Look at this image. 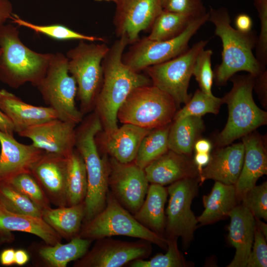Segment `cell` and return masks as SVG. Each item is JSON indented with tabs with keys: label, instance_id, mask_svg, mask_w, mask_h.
Returning <instances> with one entry per match:
<instances>
[{
	"label": "cell",
	"instance_id": "cell-1",
	"mask_svg": "<svg viewBox=\"0 0 267 267\" xmlns=\"http://www.w3.org/2000/svg\"><path fill=\"white\" fill-rule=\"evenodd\" d=\"M128 44L125 38H119L102 61L103 81L93 108L106 134L118 128L117 113L130 93L136 88L152 85L148 76L134 71L123 62L122 55Z\"/></svg>",
	"mask_w": 267,
	"mask_h": 267
},
{
	"label": "cell",
	"instance_id": "cell-2",
	"mask_svg": "<svg viewBox=\"0 0 267 267\" xmlns=\"http://www.w3.org/2000/svg\"><path fill=\"white\" fill-rule=\"evenodd\" d=\"M208 21L215 27V34L222 43V61L214 72L217 86L225 85L238 72L246 71L255 78L266 69L261 64L253 49L256 47L258 36L255 32H242L231 25L228 10L224 7H211Z\"/></svg>",
	"mask_w": 267,
	"mask_h": 267
},
{
	"label": "cell",
	"instance_id": "cell-3",
	"mask_svg": "<svg viewBox=\"0 0 267 267\" xmlns=\"http://www.w3.org/2000/svg\"><path fill=\"white\" fill-rule=\"evenodd\" d=\"M80 123L76 128L75 148L84 159L87 175L85 222L94 218L106 206L109 167L107 154L100 156L95 141L96 135L102 131L98 116L95 112L91 113Z\"/></svg>",
	"mask_w": 267,
	"mask_h": 267
},
{
	"label": "cell",
	"instance_id": "cell-4",
	"mask_svg": "<svg viewBox=\"0 0 267 267\" xmlns=\"http://www.w3.org/2000/svg\"><path fill=\"white\" fill-rule=\"evenodd\" d=\"M0 81L17 89L30 83L37 87L44 77L52 53L36 52L20 39L17 27L5 23L0 26Z\"/></svg>",
	"mask_w": 267,
	"mask_h": 267
},
{
	"label": "cell",
	"instance_id": "cell-5",
	"mask_svg": "<svg viewBox=\"0 0 267 267\" xmlns=\"http://www.w3.org/2000/svg\"><path fill=\"white\" fill-rule=\"evenodd\" d=\"M231 90L222 97L227 105L228 117L221 132L215 138V146L220 147L256 130L267 123V113L255 103L253 97L255 77L250 74L233 76Z\"/></svg>",
	"mask_w": 267,
	"mask_h": 267
},
{
	"label": "cell",
	"instance_id": "cell-6",
	"mask_svg": "<svg viewBox=\"0 0 267 267\" xmlns=\"http://www.w3.org/2000/svg\"><path fill=\"white\" fill-rule=\"evenodd\" d=\"M116 235L146 240L164 250L168 247L165 237L139 223L109 191L103 210L91 220L83 222L78 236L93 241Z\"/></svg>",
	"mask_w": 267,
	"mask_h": 267
},
{
	"label": "cell",
	"instance_id": "cell-7",
	"mask_svg": "<svg viewBox=\"0 0 267 267\" xmlns=\"http://www.w3.org/2000/svg\"><path fill=\"white\" fill-rule=\"evenodd\" d=\"M178 108L173 98L152 85L134 89L121 106L117 119L122 124H131L153 130L171 124Z\"/></svg>",
	"mask_w": 267,
	"mask_h": 267
},
{
	"label": "cell",
	"instance_id": "cell-8",
	"mask_svg": "<svg viewBox=\"0 0 267 267\" xmlns=\"http://www.w3.org/2000/svg\"><path fill=\"white\" fill-rule=\"evenodd\" d=\"M109 49L104 42L88 43L82 40L67 52L68 71L76 82L77 96L83 114L94 108L103 81L102 61Z\"/></svg>",
	"mask_w": 267,
	"mask_h": 267
},
{
	"label": "cell",
	"instance_id": "cell-9",
	"mask_svg": "<svg viewBox=\"0 0 267 267\" xmlns=\"http://www.w3.org/2000/svg\"><path fill=\"white\" fill-rule=\"evenodd\" d=\"M37 88L58 119L77 125L82 121L84 114L75 103L77 84L68 71L66 55L60 52L52 53L45 75Z\"/></svg>",
	"mask_w": 267,
	"mask_h": 267
},
{
	"label": "cell",
	"instance_id": "cell-10",
	"mask_svg": "<svg viewBox=\"0 0 267 267\" xmlns=\"http://www.w3.org/2000/svg\"><path fill=\"white\" fill-rule=\"evenodd\" d=\"M208 18L207 12L205 15L194 19L181 34L172 39L154 41L147 37L139 38L123 53V62L134 71L139 72L178 56L189 48V41Z\"/></svg>",
	"mask_w": 267,
	"mask_h": 267
},
{
	"label": "cell",
	"instance_id": "cell-11",
	"mask_svg": "<svg viewBox=\"0 0 267 267\" xmlns=\"http://www.w3.org/2000/svg\"><path fill=\"white\" fill-rule=\"evenodd\" d=\"M208 43V40L198 41L178 56L144 70L152 85L170 95L178 109L192 96L188 94V89L194 62L199 52Z\"/></svg>",
	"mask_w": 267,
	"mask_h": 267
},
{
	"label": "cell",
	"instance_id": "cell-12",
	"mask_svg": "<svg viewBox=\"0 0 267 267\" xmlns=\"http://www.w3.org/2000/svg\"><path fill=\"white\" fill-rule=\"evenodd\" d=\"M199 178H187L174 182L167 187L169 199L166 210L165 237H180L183 246L194 238L198 222L191 209L198 191Z\"/></svg>",
	"mask_w": 267,
	"mask_h": 267
},
{
	"label": "cell",
	"instance_id": "cell-13",
	"mask_svg": "<svg viewBox=\"0 0 267 267\" xmlns=\"http://www.w3.org/2000/svg\"><path fill=\"white\" fill-rule=\"evenodd\" d=\"M152 243L140 239L136 241L115 240L111 237L96 240L92 248L76 261V267H121L151 254Z\"/></svg>",
	"mask_w": 267,
	"mask_h": 267
},
{
	"label": "cell",
	"instance_id": "cell-14",
	"mask_svg": "<svg viewBox=\"0 0 267 267\" xmlns=\"http://www.w3.org/2000/svg\"><path fill=\"white\" fill-rule=\"evenodd\" d=\"M108 167L109 192L133 215L142 205L149 185L144 169L134 162L122 163L111 157Z\"/></svg>",
	"mask_w": 267,
	"mask_h": 267
},
{
	"label": "cell",
	"instance_id": "cell-15",
	"mask_svg": "<svg viewBox=\"0 0 267 267\" xmlns=\"http://www.w3.org/2000/svg\"><path fill=\"white\" fill-rule=\"evenodd\" d=\"M113 17L115 33L131 44L139 39L141 31L150 29L163 10L161 0H122L116 4Z\"/></svg>",
	"mask_w": 267,
	"mask_h": 267
},
{
	"label": "cell",
	"instance_id": "cell-16",
	"mask_svg": "<svg viewBox=\"0 0 267 267\" xmlns=\"http://www.w3.org/2000/svg\"><path fill=\"white\" fill-rule=\"evenodd\" d=\"M77 124L58 118L29 128L18 134L36 147L68 158L75 148Z\"/></svg>",
	"mask_w": 267,
	"mask_h": 267
},
{
	"label": "cell",
	"instance_id": "cell-17",
	"mask_svg": "<svg viewBox=\"0 0 267 267\" xmlns=\"http://www.w3.org/2000/svg\"><path fill=\"white\" fill-rule=\"evenodd\" d=\"M31 174L50 203L58 207L68 206L67 158L44 152L32 166Z\"/></svg>",
	"mask_w": 267,
	"mask_h": 267
},
{
	"label": "cell",
	"instance_id": "cell-18",
	"mask_svg": "<svg viewBox=\"0 0 267 267\" xmlns=\"http://www.w3.org/2000/svg\"><path fill=\"white\" fill-rule=\"evenodd\" d=\"M0 182L25 173H31L33 165L45 151L32 144L19 142L13 135L0 131Z\"/></svg>",
	"mask_w": 267,
	"mask_h": 267
},
{
	"label": "cell",
	"instance_id": "cell-19",
	"mask_svg": "<svg viewBox=\"0 0 267 267\" xmlns=\"http://www.w3.org/2000/svg\"><path fill=\"white\" fill-rule=\"evenodd\" d=\"M244 147L242 168L235 184L238 201L258 179L267 174V151L265 137L254 131L241 137Z\"/></svg>",
	"mask_w": 267,
	"mask_h": 267
},
{
	"label": "cell",
	"instance_id": "cell-20",
	"mask_svg": "<svg viewBox=\"0 0 267 267\" xmlns=\"http://www.w3.org/2000/svg\"><path fill=\"white\" fill-rule=\"evenodd\" d=\"M244 157L242 142L217 147L210 155L209 163L199 174V184L201 185L207 179H213L235 185L242 168Z\"/></svg>",
	"mask_w": 267,
	"mask_h": 267
},
{
	"label": "cell",
	"instance_id": "cell-21",
	"mask_svg": "<svg viewBox=\"0 0 267 267\" xmlns=\"http://www.w3.org/2000/svg\"><path fill=\"white\" fill-rule=\"evenodd\" d=\"M144 170L150 183L163 186L184 178H199V172L192 156L169 149Z\"/></svg>",
	"mask_w": 267,
	"mask_h": 267
},
{
	"label": "cell",
	"instance_id": "cell-22",
	"mask_svg": "<svg viewBox=\"0 0 267 267\" xmlns=\"http://www.w3.org/2000/svg\"><path fill=\"white\" fill-rule=\"evenodd\" d=\"M0 109L12 123L17 134L31 127L58 118L49 106L29 104L5 89H0Z\"/></svg>",
	"mask_w": 267,
	"mask_h": 267
},
{
	"label": "cell",
	"instance_id": "cell-23",
	"mask_svg": "<svg viewBox=\"0 0 267 267\" xmlns=\"http://www.w3.org/2000/svg\"><path fill=\"white\" fill-rule=\"evenodd\" d=\"M151 130L131 124H123L110 134L99 132L95 140L99 141L105 153L122 163L134 161L140 143Z\"/></svg>",
	"mask_w": 267,
	"mask_h": 267
},
{
	"label": "cell",
	"instance_id": "cell-24",
	"mask_svg": "<svg viewBox=\"0 0 267 267\" xmlns=\"http://www.w3.org/2000/svg\"><path fill=\"white\" fill-rule=\"evenodd\" d=\"M228 217V241L236 251L227 267H246L254 242L255 217L242 204L236 205Z\"/></svg>",
	"mask_w": 267,
	"mask_h": 267
},
{
	"label": "cell",
	"instance_id": "cell-25",
	"mask_svg": "<svg viewBox=\"0 0 267 267\" xmlns=\"http://www.w3.org/2000/svg\"><path fill=\"white\" fill-rule=\"evenodd\" d=\"M11 231L34 234L48 245L61 243L62 238L42 218L14 213L0 205V238L9 241Z\"/></svg>",
	"mask_w": 267,
	"mask_h": 267
},
{
	"label": "cell",
	"instance_id": "cell-26",
	"mask_svg": "<svg viewBox=\"0 0 267 267\" xmlns=\"http://www.w3.org/2000/svg\"><path fill=\"white\" fill-rule=\"evenodd\" d=\"M168 195L167 188L150 183L142 205L133 214L139 223L163 237L166 222L165 206Z\"/></svg>",
	"mask_w": 267,
	"mask_h": 267
},
{
	"label": "cell",
	"instance_id": "cell-27",
	"mask_svg": "<svg viewBox=\"0 0 267 267\" xmlns=\"http://www.w3.org/2000/svg\"><path fill=\"white\" fill-rule=\"evenodd\" d=\"M238 201L234 185L215 181L210 193L203 197L204 210L197 218L198 223L207 225L228 217Z\"/></svg>",
	"mask_w": 267,
	"mask_h": 267
},
{
	"label": "cell",
	"instance_id": "cell-28",
	"mask_svg": "<svg viewBox=\"0 0 267 267\" xmlns=\"http://www.w3.org/2000/svg\"><path fill=\"white\" fill-rule=\"evenodd\" d=\"M205 129L202 117L189 116L173 121L168 134L169 150L192 156L196 141Z\"/></svg>",
	"mask_w": 267,
	"mask_h": 267
},
{
	"label": "cell",
	"instance_id": "cell-29",
	"mask_svg": "<svg viewBox=\"0 0 267 267\" xmlns=\"http://www.w3.org/2000/svg\"><path fill=\"white\" fill-rule=\"evenodd\" d=\"M85 214L83 202L73 206L43 210L42 218L61 238L70 240L79 236Z\"/></svg>",
	"mask_w": 267,
	"mask_h": 267
},
{
	"label": "cell",
	"instance_id": "cell-30",
	"mask_svg": "<svg viewBox=\"0 0 267 267\" xmlns=\"http://www.w3.org/2000/svg\"><path fill=\"white\" fill-rule=\"evenodd\" d=\"M92 240L75 237L66 244L43 246L38 254L44 264L51 267H65L71 261L83 257L88 251Z\"/></svg>",
	"mask_w": 267,
	"mask_h": 267
},
{
	"label": "cell",
	"instance_id": "cell-31",
	"mask_svg": "<svg viewBox=\"0 0 267 267\" xmlns=\"http://www.w3.org/2000/svg\"><path fill=\"white\" fill-rule=\"evenodd\" d=\"M88 190L86 168L83 157L75 148L67 158V196L68 206L84 202Z\"/></svg>",
	"mask_w": 267,
	"mask_h": 267
},
{
	"label": "cell",
	"instance_id": "cell-32",
	"mask_svg": "<svg viewBox=\"0 0 267 267\" xmlns=\"http://www.w3.org/2000/svg\"><path fill=\"white\" fill-rule=\"evenodd\" d=\"M171 124L151 130L144 137L134 161L136 165L144 169L169 150L168 134Z\"/></svg>",
	"mask_w": 267,
	"mask_h": 267
},
{
	"label": "cell",
	"instance_id": "cell-33",
	"mask_svg": "<svg viewBox=\"0 0 267 267\" xmlns=\"http://www.w3.org/2000/svg\"><path fill=\"white\" fill-rule=\"evenodd\" d=\"M195 18L162 10L154 20L150 29V34L147 38L154 41H165L176 38L181 34Z\"/></svg>",
	"mask_w": 267,
	"mask_h": 267
},
{
	"label": "cell",
	"instance_id": "cell-34",
	"mask_svg": "<svg viewBox=\"0 0 267 267\" xmlns=\"http://www.w3.org/2000/svg\"><path fill=\"white\" fill-rule=\"evenodd\" d=\"M9 19L17 26L27 28L37 34H43L55 40L105 42V39L103 38L83 34L61 24L37 25L24 20L14 13L12 14Z\"/></svg>",
	"mask_w": 267,
	"mask_h": 267
},
{
	"label": "cell",
	"instance_id": "cell-35",
	"mask_svg": "<svg viewBox=\"0 0 267 267\" xmlns=\"http://www.w3.org/2000/svg\"><path fill=\"white\" fill-rule=\"evenodd\" d=\"M0 205L14 213L42 217L43 210L7 182H0Z\"/></svg>",
	"mask_w": 267,
	"mask_h": 267
},
{
	"label": "cell",
	"instance_id": "cell-36",
	"mask_svg": "<svg viewBox=\"0 0 267 267\" xmlns=\"http://www.w3.org/2000/svg\"><path fill=\"white\" fill-rule=\"evenodd\" d=\"M222 104V98L210 96L198 89L184 106L177 110L173 121L189 116L202 117L207 113L218 114Z\"/></svg>",
	"mask_w": 267,
	"mask_h": 267
},
{
	"label": "cell",
	"instance_id": "cell-37",
	"mask_svg": "<svg viewBox=\"0 0 267 267\" xmlns=\"http://www.w3.org/2000/svg\"><path fill=\"white\" fill-rule=\"evenodd\" d=\"M167 251L157 254L149 260L137 259L128 264L130 267H186L190 266L178 248L177 238H167Z\"/></svg>",
	"mask_w": 267,
	"mask_h": 267
},
{
	"label": "cell",
	"instance_id": "cell-38",
	"mask_svg": "<svg viewBox=\"0 0 267 267\" xmlns=\"http://www.w3.org/2000/svg\"><path fill=\"white\" fill-rule=\"evenodd\" d=\"M5 182L31 199L43 210L51 208L49 200L31 173L21 174Z\"/></svg>",
	"mask_w": 267,
	"mask_h": 267
},
{
	"label": "cell",
	"instance_id": "cell-39",
	"mask_svg": "<svg viewBox=\"0 0 267 267\" xmlns=\"http://www.w3.org/2000/svg\"><path fill=\"white\" fill-rule=\"evenodd\" d=\"M213 53L211 49H202L196 57L192 72V75L198 83L200 89L210 96H214L212 92L214 79L211 65Z\"/></svg>",
	"mask_w": 267,
	"mask_h": 267
},
{
	"label": "cell",
	"instance_id": "cell-40",
	"mask_svg": "<svg viewBox=\"0 0 267 267\" xmlns=\"http://www.w3.org/2000/svg\"><path fill=\"white\" fill-rule=\"evenodd\" d=\"M241 201L254 216L267 220V182L255 185L242 197Z\"/></svg>",
	"mask_w": 267,
	"mask_h": 267
},
{
	"label": "cell",
	"instance_id": "cell-41",
	"mask_svg": "<svg viewBox=\"0 0 267 267\" xmlns=\"http://www.w3.org/2000/svg\"><path fill=\"white\" fill-rule=\"evenodd\" d=\"M260 20V32L256 45V57L266 67L267 65V0H253Z\"/></svg>",
	"mask_w": 267,
	"mask_h": 267
},
{
	"label": "cell",
	"instance_id": "cell-42",
	"mask_svg": "<svg viewBox=\"0 0 267 267\" xmlns=\"http://www.w3.org/2000/svg\"><path fill=\"white\" fill-rule=\"evenodd\" d=\"M163 10L198 18L207 12L202 0H161Z\"/></svg>",
	"mask_w": 267,
	"mask_h": 267
},
{
	"label": "cell",
	"instance_id": "cell-43",
	"mask_svg": "<svg viewBox=\"0 0 267 267\" xmlns=\"http://www.w3.org/2000/svg\"><path fill=\"white\" fill-rule=\"evenodd\" d=\"M267 267V244L266 238L256 227L254 239L246 267Z\"/></svg>",
	"mask_w": 267,
	"mask_h": 267
},
{
	"label": "cell",
	"instance_id": "cell-44",
	"mask_svg": "<svg viewBox=\"0 0 267 267\" xmlns=\"http://www.w3.org/2000/svg\"><path fill=\"white\" fill-rule=\"evenodd\" d=\"M254 89L264 104L267 103V70L255 78Z\"/></svg>",
	"mask_w": 267,
	"mask_h": 267
},
{
	"label": "cell",
	"instance_id": "cell-45",
	"mask_svg": "<svg viewBox=\"0 0 267 267\" xmlns=\"http://www.w3.org/2000/svg\"><path fill=\"white\" fill-rule=\"evenodd\" d=\"M236 29L246 33L251 31L253 27V21L251 17L246 13H240L235 19Z\"/></svg>",
	"mask_w": 267,
	"mask_h": 267
},
{
	"label": "cell",
	"instance_id": "cell-46",
	"mask_svg": "<svg viewBox=\"0 0 267 267\" xmlns=\"http://www.w3.org/2000/svg\"><path fill=\"white\" fill-rule=\"evenodd\" d=\"M12 6L9 0H0V26L5 23L12 14ZM2 50L0 48V57Z\"/></svg>",
	"mask_w": 267,
	"mask_h": 267
},
{
	"label": "cell",
	"instance_id": "cell-47",
	"mask_svg": "<svg viewBox=\"0 0 267 267\" xmlns=\"http://www.w3.org/2000/svg\"><path fill=\"white\" fill-rule=\"evenodd\" d=\"M0 131L13 135L15 133L12 123L7 116L0 109Z\"/></svg>",
	"mask_w": 267,
	"mask_h": 267
},
{
	"label": "cell",
	"instance_id": "cell-48",
	"mask_svg": "<svg viewBox=\"0 0 267 267\" xmlns=\"http://www.w3.org/2000/svg\"><path fill=\"white\" fill-rule=\"evenodd\" d=\"M193 159L197 166L199 176L202 169L209 163L210 159V154L206 153H196Z\"/></svg>",
	"mask_w": 267,
	"mask_h": 267
},
{
	"label": "cell",
	"instance_id": "cell-49",
	"mask_svg": "<svg viewBox=\"0 0 267 267\" xmlns=\"http://www.w3.org/2000/svg\"><path fill=\"white\" fill-rule=\"evenodd\" d=\"M15 250L12 248L3 250L0 255V261L3 266H11L15 264Z\"/></svg>",
	"mask_w": 267,
	"mask_h": 267
},
{
	"label": "cell",
	"instance_id": "cell-50",
	"mask_svg": "<svg viewBox=\"0 0 267 267\" xmlns=\"http://www.w3.org/2000/svg\"><path fill=\"white\" fill-rule=\"evenodd\" d=\"M212 148L211 142L203 138L198 139L195 143L194 149L196 153H210Z\"/></svg>",
	"mask_w": 267,
	"mask_h": 267
},
{
	"label": "cell",
	"instance_id": "cell-51",
	"mask_svg": "<svg viewBox=\"0 0 267 267\" xmlns=\"http://www.w3.org/2000/svg\"><path fill=\"white\" fill-rule=\"evenodd\" d=\"M29 260V256L27 252L23 249H18L15 251V264L18 266L25 265Z\"/></svg>",
	"mask_w": 267,
	"mask_h": 267
},
{
	"label": "cell",
	"instance_id": "cell-52",
	"mask_svg": "<svg viewBox=\"0 0 267 267\" xmlns=\"http://www.w3.org/2000/svg\"><path fill=\"white\" fill-rule=\"evenodd\" d=\"M255 226L262 233L266 238L267 237V224L260 219L255 217Z\"/></svg>",
	"mask_w": 267,
	"mask_h": 267
},
{
	"label": "cell",
	"instance_id": "cell-53",
	"mask_svg": "<svg viewBox=\"0 0 267 267\" xmlns=\"http://www.w3.org/2000/svg\"><path fill=\"white\" fill-rule=\"evenodd\" d=\"M95 1H97V2H100V1H112V2H114L116 4L119 3V2H120L121 1H122V0H94Z\"/></svg>",
	"mask_w": 267,
	"mask_h": 267
},
{
	"label": "cell",
	"instance_id": "cell-54",
	"mask_svg": "<svg viewBox=\"0 0 267 267\" xmlns=\"http://www.w3.org/2000/svg\"><path fill=\"white\" fill-rule=\"evenodd\" d=\"M3 241L1 240V239L0 238V242H2Z\"/></svg>",
	"mask_w": 267,
	"mask_h": 267
}]
</instances>
